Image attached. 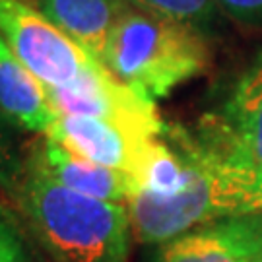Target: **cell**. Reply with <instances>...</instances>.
Returning <instances> with one entry per match:
<instances>
[{"label":"cell","instance_id":"4fadbf2b","mask_svg":"<svg viewBox=\"0 0 262 262\" xmlns=\"http://www.w3.org/2000/svg\"><path fill=\"white\" fill-rule=\"evenodd\" d=\"M124 2L130 8L188 26L204 35H210L214 31L215 21L222 12L217 0H124Z\"/></svg>","mask_w":262,"mask_h":262},{"label":"cell","instance_id":"8992f818","mask_svg":"<svg viewBox=\"0 0 262 262\" xmlns=\"http://www.w3.org/2000/svg\"><path fill=\"white\" fill-rule=\"evenodd\" d=\"M68 150L107 167L124 171L140 183L154 134L128 124L85 115H58L45 134Z\"/></svg>","mask_w":262,"mask_h":262},{"label":"cell","instance_id":"5b68a950","mask_svg":"<svg viewBox=\"0 0 262 262\" xmlns=\"http://www.w3.org/2000/svg\"><path fill=\"white\" fill-rule=\"evenodd\" d=\"M56 115H85L128 124L159 136L165 130L150 95L121 82L107 66L97 62L72 84L47 88Z\"/></svg>","mask_w":262,"mask_h":262},{"label":"cell","instance_id":"277c9868","mask_svg":"<svg viewBox=\"0 0 262 262\" xmlns=\"http://www.w3.org/2000/svg\"><path fill=\"white\" fill-rule=\"evenodd\" d=\"M0 35L45 88H64L99 62L21 0H0Z\"/></svg>","mask_w":262,"mask_h":262},{"label":"cell","instance_id":"ba28073f","mask_svg":"<svg viewBox=\"0 0 262 262\" xmlns=\"http://www.w3.org/2000/svg\"><path fill=\"white\" fill-rule=\"evenodd\" d=\"M214 144L231 158L262 169V53L233 84L225 103L222 140Z\"/></svg>","mask_w":262,"mask_h":262},{"label":"cell","instance_id":"6da1fadb","mask_svg":"<svg viewBox=\"0 0 262 262\" xmlns=\"http://www.w3.org/2000/svg\"><path fill=\"white\" fill-rule=\"evenodd\" d=\"M10 192L29 231L55 262L130 260L134 231L128 204L64 187L35 151Z\"/></svg>","mask_w":262,"mask_h":262},{"label":"cell","instance_id":"3957f363","mask_svg":"<svg viewBox=\"0 0 262 262\" xmlns=\"http://www.w3.org/2000/svg\"><path fill=\"white\" fill-rule=\"evenodd\" d=\"M210 55L208 35L128 8L113 28L103 64L121 82L159 99L202 74Z\"/></svg>","mask_w":262,"mask_h":262},{"label":"cell","instance_id":"9c48e42d","mask_svg":"<svg viewBox=\"0 0 262 262\" xmlns=\"http://www.w3.org/2000/svg\"><path fill=\"white\" fill-rule=\"evenodd\" d=\"M35 154L58 183L76 192L121 204H128L130 198L140 192L136 177L84 158L49 136Z\"/></svg>","mask_w":262,"mask_h":262},{"label":"cell","instance_id":"30bf717a","mask_svg":"<svg viewBox=\"0 0 262 262\" xmlns=\"http://www.w3.org/2000/svg\"><path fill=\"white\" fill-rule=\"evenodd\" d=\"M0 113L12 124L47 134L58 117L45 84L12 53L0 35Z\"/></svg>","mask_w":262,"mask_h":262},{"label":"cell","instance_id":"ac0fdd59","mask_svg":"<svg viewBox=\"0 0 262 262\" xmlns=\"http://www.w3.org/2000/svg\"><path fill=\"white\" fill-rule=\"evenodd\" d=\"M256 262H262V256H260V258H258V260H256Z\"/></svg>","mask_w":262,"mask_h":262},{"label":"cell","instance_id":"e0dca14e","mask_svg":"<svg viewBox=\"0 0 262 262\" xmlns=\"http://www.w3.org/2000/svg\"><path fill=\"white\" fill-rule=\"evenodd\" d=\"M256 222H258V227H260L262 231V214H256Z\"/></svg>","mask_w":262,"mask_h":262},{"label":"cell","instance_id":"7c38bea8","mask_svg":"<svg viewBox=\"0 0 262 262\" xmlns=\"http://www.w3.org/2000/svg\"><path fill=\"white\" fill-rule=\"evenodd\" d=\"M163 134V132H161ZM154 138L140 177V192L151 198H171L187 185V161L177 144Z\"/></svg>","mask_w":262,"mask_h":262},{"label":"cell","instance_id":"52a82bcc","mask_svg":"<svg viewBox=\"0 0 262 262\" xmlns=\"http://www.w3.org/2000/svg\"><path fill=\"white\" fill-rule=\"evenodd\" d=\"M262 231L256 215L220 220L151 247L150 262H256Z\"/></svg>","mask_w":262,"mask_h":262},{"label":"cell","instance_id":"2e32d148","mask_svg":"<svg viewBox=\"0 0 262 262\" xmlns=\"http://www.w3.org/2000/svg\"><path fill=\"white\" fill-rule=\"evenodd\" d=\"M222 12H225L235 21L262 28V0H217Z\"/></svg>","mask_w":262,"mask_h":262},{"label":"cell","instance_id":"9a60e30c","mask_svg":"<svg viewBox=\"0 0 262 262\" xmlns=\"http://www.w3.org/2000/svg\"><path fill=\"white\" fill-rule=\"evenodd\" d=\"M24 167L26 159L10 132V121L0 113V188L10 190L14 187Z\"/></svg>","mask_w":262,"mask_h":262},{"label":"cell","instance_id":"5bb4252c","mask_svg":"<svg viewBox=\"0 0 262 262\" xmlns=\"http://www.w3.org/2000/svg\"><path fill=\"white\" fill-rule=\"evenodd\" d=\"M0 262H35L18 217L0 202Z\"/></svg>","mask_w":262,"mask_h":262},{"label":"cell","instance_id":"8fae6325","mask_svg":"<svg viewBox=\"0 0 262 262\" xmlns=\"http://www.w3.org/2000/svg\"><path fill=\"white\" fill-rule=\"evenodd\" d=\"M37 6L99 62H103L115 24L130 8L124 0H37Z\"/></svg>","mask_w":262,"mask_h":262},{"label":"cell","instance_id":"7a4b0ae2","mask_svg":"<svg viewBox=\"0 0 262 262\" xmlns=\"http://www.w3.org/2000/svg\"><path fill=\"white\" fill-rule=\"evenodd\" d=\"M175 144L187 161V185L171 198H130L136 241L154 247L212 222L262 214V169L187 134H177Z\"/></svg>","mask_w":262,"mask_h":262}]
</instances>
